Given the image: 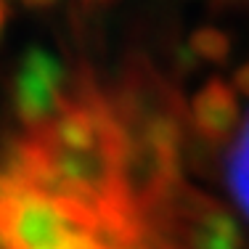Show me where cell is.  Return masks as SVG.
<instances>
[{
    "instance_id": "obj_1",
    "label": "cell",
    "mask_w": 249,
    "mask_h": 249,
    "mask_svg": "<svg viewBox=\"0 0 249 249\" xmlns=\"http://www.w3.org/2000/svg\"><path fill=\"white\" fill-rule=\"evenodd\" d=\"M194 157L162 77H69L51 114L0 154V249H241Z\"/></svg>"
},
{
    "instance_id": "obj_2",
    "label": "cell",
    "mask_w": 249,
    "mask_h": 249,
    "mask_svg": "<svg viewBox=\"0 0 249 249\" xmlns=\"http://www.w3.org/2000/svg\"><path fill=\"white\" fill-rule=\"evenodd\" d=\"M67 82V69L45 51H29L14 80V109L24 127L43 122L53 111Z\"/></svg>"
},
{
    "instance_id": "obj_3",
    "label": "cell",
    "mask_w": 249,
    "mask_h": 249,
    "mask_svg": "<svg viewBox=\"0 0 249 249\" xmlns=\"http://www.w3.org/2000/svg\"><path fill=\"white\" fill-rule=\"evenodd\" d=\"M228 167H231L228 183L233 186V196L241 201V207L249 210V130L236 143V151L228 159Z\"/></svg>"
},
{
    "instance_id": "obj_4",
    "label": "cell",
    "mask_w": 249,
    "mask_h": 249,
    "mask_svg": "<svg viewBox=\"0 0 249 249\" xmlns=\"http://www.w3.org/2000/svg\"><path fill=\"white\" fill-rule=\"evenodd\" d=\"M5 24H8V3L0 0V37H3V32H5Z\"/></svg>"
},
{
    "instance_id": "obj_5",
    "label": "cell",
    "mask_w": 249,
    "mask_h": 249,
    "mask_svg": "<svg viewBox=\"0 0 249 249\" xmlns=\"http://www.w3.org/2000/svg\"><path fill=\"white\" fill-rule=\"evenodd\" d=\"M27 5H35V8H40V5H48L51 0H24Z\"/></svg>"
}]
</instances>
